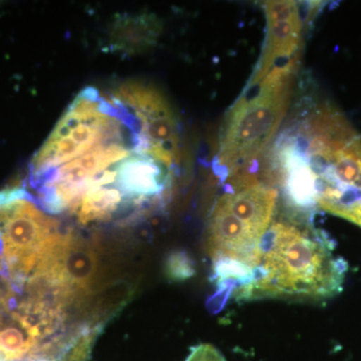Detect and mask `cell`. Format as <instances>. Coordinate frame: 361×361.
<instances>
[{
    "instance_id": "6da1fadb",
    "label": "cell",
    "mask_w": 361,
    "mask_h": 361,
    "mask_svg": "<svg viewBox=\"0 0 361 361\" xmlns=\"http://www.w3.org/2000/svg\"><path fill=\"white\" fill-rule=\"evenodd\" d=\"M322 233L273 223L260 245L250 281L235 292L237 300L304 296L326 299L342 291L348 263L334 257Z\"/></svg>"
},
{
    "instance_id": "7a4b0ae2",
    "label": "cell",
    "mask_w": 361,
    "mask_h": 361,
    "mask_svg": "<svg viewBox=\"0 0 361 361\" xmlns=\"http://www.w3.org/2000/svg\"><path fill=\"white\" fill-rule=\"evenodd\" d=\"M291 80H251L228 114L218 163L230 175L238 174L257 158L276 133L288 104Z\"/></svg>"
},
{
    "instance_id": "3957f363",
    "label": "cell",
    "mask_w": 361,
    "mask_h": 361,
    "mask_svg": "<svg viewBox=\"0 0 361 361\" xmlns=\"http://www.w3.org/2000/svg\"><path fill=\"white\" fill-rule=\"evenodd\" d=\"M130 111L141 127L142 135L171 165L179 161L177 122L160 92L144 85H121L111 94Z\"/></svg>"
},
{
    "instance_id": "277c9868",
    "label": "cell",
    "mask_w": 361,
    "mask_h": 361,
    "mask_svg": "<svg viewBox=\"0 0 361 361\" xmlns=\"http://www.w3.org/2000/svg\"><path fill=\"white\" fill-rule=\"evenodd\" d=\"M277 196L273 188L255 184L225 194L218 201L262 239L272 222Z\"/></svg>"
},
{
    "instance_id": "5b68a950",
    "label": "cell",
    "mask_w": 361,
    "mask_h": 361,
    "mask_svg": "<svg viewBox=\"0 0 361 361\" xmlns=\"http://www.w3.org/2000/svg\"><path fill=\"white\" fill-rule=\"evenodd\" d=\"M303 21H279L268 23L267 40L254 80L264 77L278 61L299 56Z\"/></svg>"
},
{
    "instance_id": "8992f818",
    "label": "cell",
    "mask_w": 361,
    "mask_h": 361,
    "mask_svg": "<svg viewBox=\"0 0 361 361\" xmlns=\"http://www.w3.org/2000/svg\"><path fill=\"white\" fill-rule=\"evenodd\" d=\"M264 7L268 23L302 20L296 2L266 1Z\"/></svg>"
},
{
    "instance_id": "52a82bcc",
    "label": "cell",
    "mask_w": 361,
    "mask_h": 361,
    "mask_svg": "<svg viewBox=\"0 0 361 361\" xmlns=\"http://www.w3.org/2000/svg\"><path fill=\"white\" fill-rule=\"evenodd\" d=\"M167 272L169 278L184 280L194 274V263L185 252H176L168 259Z\"/></svg>"
},
{
    "instance_id": "ba28073f",
    "label": "cell",
    "mask_w": 361,
    "mask_h": 361,
    "mask_svg": "<svg viewBox=\"0 0 361 361\" xmlns=\"http://www.w3.org/2000/svg\"><path fill=\"white\" fill-rule=\"evenodd\" d=\"M185 361H227L217 348L210 344H200L192 348Z\"/></svg>"
}]
</instances>
